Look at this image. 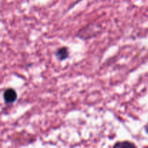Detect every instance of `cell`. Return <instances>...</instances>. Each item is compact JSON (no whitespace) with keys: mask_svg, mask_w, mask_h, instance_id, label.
Returning <instances> with one entry per match:
<instances>
[{"mask_svg":"<svg viewBox=\"0 0 148 148\" xmlns=\"http://www.w3.org/2000/svg\"><path fill=\"white\" fill-rule=\"evenodd\" d=\"M4 100L7 103H12L17 100V95L16 91L12 88H7L4 92Z\"/></svg>","mask_w":148,"mask_h":148,"instance_id":"cell-1","label":"cell"},{"mask_svg":"<svg viewBox=\"0 0 148 148\" xmlns=\"http://www.w3.org/2000/svg\"><path fill=\"white\" fill-rule=\"evenodd\" d=\"M56 56L57 59L60 61L65 60L69 57V50L67 47H62L58 49L56 52Z\"/></svg>","mask_w":148,"mask_h":148,"instance_id":"cell-2","label":"cell"},{"mask_svg":"<svg viewBox=\"0 0 148 148\" xmlns=\"http://www.w3.org/2000/svg\"><path fill=\"white\" fill-rule=\"evenodd\" d=\"M114 147H135V145L134 143H132L130 142H119L116 143L114 145Z\"/></svg>","mask_w":148,"mask_h":148,"instance_id":"cell-3","label":"cell"}]
</instances>
